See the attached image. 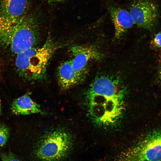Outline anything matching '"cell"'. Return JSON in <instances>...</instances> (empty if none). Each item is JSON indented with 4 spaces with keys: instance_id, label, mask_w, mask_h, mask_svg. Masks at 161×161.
I'll return each instance as SVG.
<instances>
[{
    "instance_id": "30bf717a",
    "label": "cell",
    "mask_w": 161,
    "mask_h": 161,
    "mask_svg": "<svg viewBox=\"0 0 161 161\" xmlns=\"http://www.w3.org/2000/svg\"><path fill=\"white\" fill-rule=\"evenodd\" d=\"M57 75L59 84L63 89H69L81 83L72 66L71 60L64 61L60 65Z\"/></svg>"
},
{
    "instance_id": "277c9868",
    "label": "cell",
    "mask_w": 161,
    "mask_h": 161,
    "mask_svg": "<svg viewBox=\"0 0 161 161\" xmlns=\"http://www.w3.org/2000/svg\"><path fill=\"white\" fill-rule=\"evenodd\" d=\"M72 145V138L68 133L56 130L44 137L38 147L36 154L39 158L43 160H61L69 154Z\"/></svg>"
},
{
    "instance_id": "e0dca14e",
    "label": "cell",
    "mask_w": 161,
    "mask_h": 161,
    "mask_svg": "<svg viewBox=\"0 0 161 161\" xmlns=\"http://www.w3.org/2000/svg\"><path fill=\"white\" fill-rule=\"evenodd\" d=\"M1 100L0 99V115L1 114Z\"/></svg>"
},
{
    "instance_id": "ba28073f",
    "label": "cell",
    "mask_w": 161,
    "mask_h": 161,
    "mask_svg": "<svg viewBox=\"0 0 161 161\" xmlns=\"http://www.w3.org/2000/svg\"><path fill=\"white\" fill-rule=\"evenodd\" d=\"M70 50L73 56L71 60L72 66L81 83L88 75L90 63L100 60L102 54L92 45H74L70 47Z\"/></svg>"
},
{
    "instance_id": "52a82bcc",
    "label": "cell",
    "mask_w": 161,
    "mask_h": 161,
    "mask_svg": "<svg viewBox=\"0 0 161 161\" xmlns=\"http://www.w3.org/2000/svg\"><path fill=\"white\" fill-rule=\"evenodd\" d=\"M129 12L134 24L146 30H152L157 24L159 14L153 0H131Z\"/></svg>"
},
{
    "instance_id": "9a60e30c",
    "label": "cell",
    "mask_w": 161,
    "mask_h": 161,
    "mask_svg": "<svg viewBox=\"0 0 161 161\" xmlns=\"http://www.w3.org/2000/svg\"><path fill=\"white\" fill-rule=\"evenodd\" d=\"M49 3L63 2L66 0H44Z\"/></svg>"
},
{
    "instance_id": "7c38bea8",
    "label": "cell",
    "mask_w": 161,
    "mask_h": 161,
    "mask_svg": "<svg viewBox=\"0 0 161 161\" xmlns=\"http://www.w3.org/2000/svg\"><path fill=\"white\" fill-rule=\"evenodd\" d=\"M10 135L9 128L6 125H0V147L4 145L7 142Z\"/></svg>"
},
{
    "instance_id": "8992f818",
    "label": "cell",
    "mask_w": 161,
    "mask_h": 161,
    "mask_svg": "<svg viewBox=\"0 0 161 161\" xmlns=\"http://www.w3.org/2000/svg\"><path fill=\"white\" fill-rule=\"evenodd\" d=\"M128 154L134 160H161V127L149 132Z\"/></svg>"
},
{
    "instance_id": "2e32d148",
    "label": "cell",
    "mask_w": 161,
    "mask_h": 161,
    "mask_svg": "<svg viewBox=\"0 0 161 161\" xmlns=\"http://www.w3.org/2000/svg\"><path fill=\"white\" fill-rule=\"evenodd\" d=\"M159 78L160 84L161 86V64H160V68L159 70Z\"/></svg>"
},
{
    "instance_id": "4fadbf2b",
    "label": "cell",
    "mask_w": 161,
    "mask_h": 161,
    "mask_svg": "<svg viewBox=\"0 0 161 161\" xmlns=\"http://www.w3.org/2000/svg\"><path fill=\"white\" fill-rule=\"evenodd\" d=\"M153 45L155 47L161 49V32L155 35L153 40Z\"/></svg>"
},
{
    "instance_id": "8fae6325",
    "label": "cell",
    "mask_w": 161,
    "mask_h": 161,
    "mask_svg": "<svg viewBox=\"0 0 161 161\" xmlns=\"http://www.w3.org/2000/svg\"><path fill=\"white\" fill-rule=\"evenodd\" d=\"M11 109L16 115H28L43 113L40 106L25 94L14 100L11 105Z\"/></svg>"
},
{
    "instance_id": "3957f363",
    "label": "cell",
    "mask_w": 161,
    "mask_h": 161,
    "mask_svg": "<svg viewBox=\"0 0 161 161\" xmlns=\"http://www.w3.org/2000/svg\"><path fill=\"white\" fill-rule=\"evenodd\" d=\"M39 29L37 19L26 16L0 42V45L17 55L33 47L38 43Z\"/></svg>"
},
{
    "instance_id": "7a4b0ae2",
    "label": "cell",
    "mask_w": 161,
    "mask_h": 161,
    "mask_svg": "<svg viewBox=\"0 0 161 161\" xmlns=\"http://www.w3.org/2000/svg\"><path fill=\"white\" fill-rule=\"evenodd\" d=\"M59 47L48 36L41 47H33L17 55L15 64L19 76L28 81L45 79L49 62Z\"/></svg>"
},
{
    "instance_id": "6da1fadb",
    "label": "cell",
    "mask_w": 161,
    "mask_h": 161,
    "mask_svg": "<svg viewBox=\"0 0 161 161\" xmlns=\"http://www.w3.org/2000/svg\"><path fill=\"white\" fill-rule=\"evenodd\" d=\"M126 92L116 79L105 76L95 78L86 94L89 114L93 122L105 127L118 122L124 111Z\"/></svg>"
},
{
    "instance_id": "9c48e42d",
    "label": "cell",
    "mask_w": 161,
    "mask_h": 161,
    "mask_svg": "<svg viewBox=\"0 0 161 161\" xmlns=\"http://www.w3.org/2000/svg\"><path fill=\"white\" fill-rule=\"evenodd\" d=\"M107 9L113 24L114 38L123 37L134 24L129 12L114 3L107 5Z\"/></svg>"
},
{
    "instance_id": "5b68a950",
    "label": "cell",
    "mask_w": 161,
    "mask_h": 161,
    "mask_svg": "<svg viewBox=\"0 0 161 161\" xmlns=\"http://www.w3.org/2000/svg\"><path fill=\"white\" fill-rule=\"evenodd\" d=\"M28 0H1L0 41L6 37L26 16Z\"/></svg>"
},
{
    "instance_id": "5bb4252c",
    "label": "cell",
    "mask_w": 161,
    "mask_h": 161,
    "mask_svg": "<svg viewBox=\"0 0 161 161\" xmlns=\"http://www.w3.org/2000/svg\"><path fill=\"white\" fill-rule=\"evenodd\" d=\"M1 158L3 160H18L15 156L12 153L3 154L1 156Z\"/></svg>"
}]
</instances>
